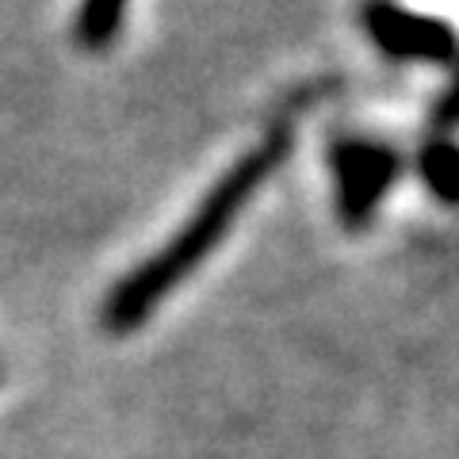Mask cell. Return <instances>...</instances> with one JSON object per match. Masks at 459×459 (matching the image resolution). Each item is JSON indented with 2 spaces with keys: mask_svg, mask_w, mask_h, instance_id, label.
Wrapping results in <instances>:
<instances>
[{
  "mask_svg": "<svg viewBox=\"0 0 459 459\" xmlns=\"http://www.w3.org/2000/svg\"><path fill=\"white\" fill-rule=\"evenodd\" d=\"M287 157H291V131H283V126L280 131H268L253 150L241 153L238 161L214 180V188L199 199L192 219L184 222L161 249L150 253L146 261L131 268L108 291L104 314H100L108 333H115V337L134 333V329L222 246V238L234 230L238 214L253 204L272 172H280L287 165Z\"/></svg>",
  "mask_w": 459,
  "mask_h": 459,
  "instance_id": "6da1fadb",
  "label": "cell"
},
{
  "mask_svg": "<svg viewBox=\"0 0 459 459\" xmlns=\"http://www.w3.org/2000/svg\"><path fill=\"white\" fill-rule=\"evenodd\" d=\"M325 161L341 222L349 230H364L402 177V153L379 138L344 134L329 146Z\"/></svg>",
  "mask_w": 459,
  "mask_h": 459,
  "instance_id": "7a4b0ae2",
  "label": "cell"
},
{
  "mask_svg": "<svg viewBox=\"0 0 459 459\" xmlns=\"http://www.w3.org/2000/svg\"><path fill=\"white\" fill-rule=\"evenodd\" d=\"M360 23L368 39L386 57H394V62L452 65L459 57V31L448 20L402 8L394 0H368L360 12Z\"/></svg>",
  "mask_w": 459,
  "mask_h": 459,
  "instance_id": "3957f363",
  "label": "cell"
},
{
  "mask_svg": "<svg viewBox=\"0 0 459 459\" xmlns=\"http://www.w3.org/2000/svg\"><path fill=\"white\" fill-rule=\"evenodd\" d=\"M131 0H81L74 16V39L84 54H104L123 35Z\"/></svg>",
  "mask_w": 459,
  "mask_h": 459,
  "instance_id": "277c9868",
  "label": "cell"
},
{
  "mask_svg": "<svg viewBox=\"0 0 459 459\" xmlns=\"http://www.w3.org/2000/svg\"><path fill=\"white\" fill-rule=\"evenodd\" d=\"M418 177L433 199L459 207V142L444 134L429 138L418 150Z\"/></svg>",
  "mask_w": 459,
  "mask_h": 459,
  "instance_id": "5b68a950",
  "label": "cell"
},
{
  "mask_svg": "<svg viewBox=\"0 0 459 459\" xmlns=\"http://www.w3.org/2000/svg\"><path fill=\"white\" fill-rule=\"evenodd\" d=\"M429 119H433V126H437L444 138H448L452 131H459V65H455L452 81L444 84V92L437 96V104H433V111H429Z\"/></svg>",
  "mask_w": 459,
  "mask_h": 459,
  "instance_id": "8992f818",
  "label": "cell"
}]
</instances>
